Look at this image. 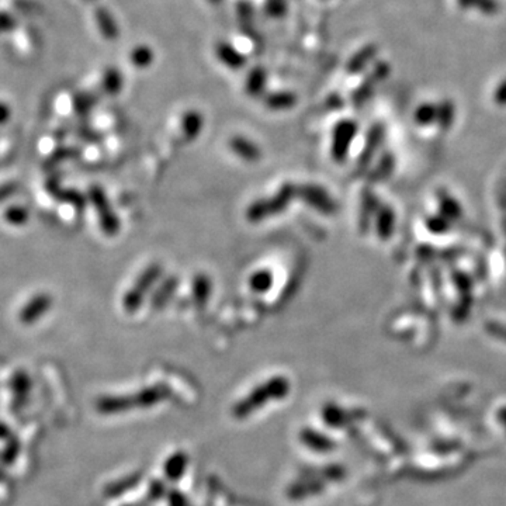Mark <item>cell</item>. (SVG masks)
Wrapping results in <instances>:
<instances>
[{"mask_svg":"<svg viewBox=\"0 0 506 506\" xmlns=\"http://www.w3.org/2000/svg\"><path fill=\"white\" fill-rule=\"evenodd\" d=\"M296 103H297V96L293 92H287V91L269 93L265 98V105L268 108H270V110H275V111L289 110V108L294 107Z\"/></svg>","mask_w":506,"mask_h":506,"instance_id":"8fae6325","label":"cell"},{"mask_svg":"<svg viewBox=\"0 0 506 506\" xmlns=\"http://www.w3.org/2000/svg\"><path fill=\"white\" fill-rule=\"evenodd\" d=\"M193 289V301L197 308H204L211 296V279L207 275H197L192 284Z\"/></svg>","mask_w":506,"mask_h":506,"instance_id":"7c38bea8","label":"cell"},{"mask_svg":"<svg viewBox=\"0 0 506 506\" xmlns=\"http://www.w3.org/2000/svg\"><path fill=\"white\" fill-rule=\"evenodd\" d=\"M299 196L303 199L304 202L312 208L321 211V212H332L335 209V204L332 199L328 196V193L314 185H303L299 186Z\"/></svg>","mask_w":506,"mask_h":506,"instance_id":"5b68a950","label":"cell"},{"mask_svg":"<svg viewBox=\"0 0 506 506\" xmlns=\"http://www.w3.org/2000/svg\"><path fill=\"white\" fill-rule=\"evenodd\" d=\"M105 92L110 93V95H117L120 93L121 88H122V79L120 76V74L117 71H111L108 75H107V81H105Z\"/></svg>","mask_w":506,"mask_h":506,"instance_id":"9a60e30c","label":"cell"},{"mask_svg":"<svg viewBox=\"0 0 506 506\" xmlns=\"http://www.w3.org/2000/svg\"><path fill=\"white\" fill-rule=\"evenodd\" d=\"M208 4H211V6H218L219 3H222L224 0H205Z\"/></svg>","mask_w":506,"mask_h":506,"instance_id":"ac0fdd59","label":"cell"},{"mask_svg":"<svg viewBox=\"0 0 506 506\" xmlns=\"http://www.w3.org/2000/svg\"><path fill=\"white\" fill-rule=\"evenodd\" d=\"M296 196H299V186L286 183L277 190L275 196L252 202L246 209V219L251 222H259L279 215L290 205Z\"/></svg>","mask_w":506,"mask_h":506,"instance_id":"6da1fadb","label":"cell"},{"mask_svg":"<svg viewBox=\"0 0 506 506\" xmlns=\"http://www.w3.org/2000/svg\"><path fill=\"white\" fill-rule=\"evenodd\" d=\"M474 1H476V0H459V3H460L463 7H467V6H470V4H474Z\"/></svg>","mask_w":506,"mask_h":506,"instance_id":"e0dca14e","label":"cell"},{"mask_svg":"<svg viewBox=\"0 0 506 506\" xmlns=\"http://www.w3.org/2000/svg\"><path fill=\"white\" fill-rule=\"evenodd\" d=\"M356 134V125L353 121H340L333 130V142H332V154L336 161H343L350 142L353 141Z\"/></svg>","mask_w":506,"mask_h":506,"instance_id":"277c9868","label":"cell"},{"mask_svg":"<svg viewBox=\"0 0 506 506\" xmlns=\"http://www.w3.org/2000/svg\"><path fill=\"white\" fill-rule=\"evenodd\" d=\"M273 284V275L272 272L262 269L255 272L249 279V286L256 293H266Z\"/></svg>","mask_w":506,"mask_h":506,"instance_id":"5bb4252c","label":"cell"},{"mask_svg":"<svg viewBox=\"0 0 506 506\" xmlns=\"http://www.w3.org/2000/svg\"><path fill=\"white\" fill-rule=\"evenodd\" d=\"M163 269L161 265H151L145 269L137 279L134 286L127 292L122 299V306L127 312H135L144 303L145 296L154 287V284L161 279Z\"/></svg>","mask_w":506,"mask_h":506,"instance_id":"7a4b0ae2","label":"cell"},{"mask_svg":"<svg viewBox=\"0 0 506 506\" xmlns=\"http://www.w3.org/2000/svg\"><path fill=\"white\" fill-rule=\"evenodd\" d=\"M204 127V118L196 110H189L182 118V132L188 141H195Z\"/></svg>","mask_w":506,"mask_h":506,"instance_id":"30bf717a","label":"cell"},{"mask_svg":"<svg viewBox=\"0 0 506 506\" xmlns=\"http://www.w3.org/2000/svg\"><path fill=\"white\" fill-rule=\"evenodd\" d=\"M266 84H268L266 71L263 69V67H255L246 76L245 92L252 98H258L263 95L266 89Z\"/></svg>","mask_w":506,"mask_h":506,"instance_id":"9c48e42d","label":"cell"},{"mask_svg":"<svg viewBox=\"0 0 506 506\" xmlns=\"http://www.w3.org/2000/svg\"><path fill=\"white\" fill-rule=\"evenodd\" d=\"M91 199L98 211L101 229L107 235H115L120 231V219L115 215L113 207L110 205V202L107 200L104 192L101 190L100 188H93L91 190Z\"/></svg>","mask_w":506,"mask_h":506,"instance_id":"3957f363","label":"cell"},{"mask_svg":"<svg viewBox=\"0 0 506 506\" xmlns=\"http://www.w3.org/2000/svg\"><path fill=\"white\" fill-rule=\"evenodd\" d=\"M179 286V282H178V277L175 276H171L168 279H165L161 286L158 287L156 293L152 296V300H151V304H152V308L154 309H162L166 306V304L171 301V299L175 296V292Z\"/></svg>","mask_w":506,"mask_h":506,"instance_id":"ba28073f","label":"cell"},{"mask_svg":"<svg viewBox=\"0 0 506 506\" xmlns=\"http://www.w3.org/2000/svg\"><path fill=\"white\" fill-rule=\"evenodd\" d=\"M154 59V52L148 45H137L130 51V62L138 69H146Z\"/></svg>","mask_w":506,"mask_h":506,"instance_id":"4fadbf2b","label":"cell"},{"mask_svg":"<svg viewBox=\"0 0 506 506\" xmlns=\"http://www.w3.org/2000/svg\"><path fill=\"white\" fill-rule=\"evenodd\" d=\"M229 146L235 155H238L242 161L249 162V163L258 162L262 156L260 148L255 142H252L251 139H248L245 137H239V135L234 137L229 141Z\"/></svg>","mask_w":506,"mask_h":506,"instance_id":"52a82bcc","label":"cell"},{"mask_svg":"<svg viewBox=\"0 0 506 506\" xmlns=\"http://www.w3.org/2000/svg\"><path fill=\"white\" fill-rule=\"evenodd\" d=\"M214 55L224 67H226L231 71H239L246 64V58L231 42H225V41L217 42L214 47Z\"/></svg>","mask_w":506,"mask_h":506,"instance_id":"8992f818","label":"cell"},{"mask_svg":"<svg viewBox=\"0 0 506 506\" xmlns=\"http://www.w3.org/2000/svg\"><path fill=\"white\" fill-rule=\"evenodd\" d=\"M497 100L506 103V82H504V84L501 85V88L498 89V93H497Z\"/></svg>","mask_w":506,"mask_h":506,"instance_id":"2e32d148","label":"cell"}]
</instances>
